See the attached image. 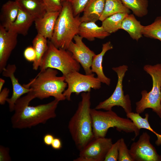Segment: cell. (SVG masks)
I'll list each match as a JSON object with an SVG mask.
<instances>
[{
    "instance_id": "obj_28",
    "label": "cell",
    "mask_w": 161,
    "mask_h": 161,
    "mask_svg": "<svg viewBox=\"0 0 161 161\" xmlns=\"http://www.w3.org/2000/svg\"><path fill=\"white\" fill-rule=\"evenodd\" d=\"M126 116L127 118L131 120L139 129H145L153 133L156 136L158 134L151 127L148 121L149 116L148 113H146L145 114L144 118L137 112H131L126 114Z\"/></svg>"
},
{
    "instance_id": "obj_35",
    "label": "cell",
    "mask_w": 161,
    "mask_h": 161,
    "mask_svg": "<svg viewBox=\"0 0 161 161\" xmlns=\"http://www.w3.org/2000/svg\"><path fill=\"white\" fill-rule=\"evenodd\" d=\"M10 90L7 88H4L0 92V104L4 105L9 95Z\"/></svg>"
},
{
    "instance_id": "obj_17",
    "label": "cell",
    "mask_w": 161,
    "mask_h": 161,
    "mask_svg": "<svg viewBox=\"0 0 161 161\" xmlns=\"http://www.w3.org/2000/svg\"><path fill=\"white\" fill-rule=\"evenodd\" d=\"M78 34L90 41L94 40L95 38L103 39L110 35L102 26L99 27L93 22H81Z\"/></svg>"
},
{
    "instance_id": "obj_26",
    "label": "cell",
    "mask_w": 161,
    "mask_h": 161,
    "mask_svg": "<svg viewBox=\"0 0 161 161\" xmlns=\"http://www.w3.org/2000/svg\"><path fill=\"white\" fill-rule=\"evenodd\" d=\"M124 4L138 17L146 16L148 12V0H121Z\"/></svg>"
},
{
    "instance_id": "obj_32",
    "label": "cell",
    "mask_w": 161,
    "mask_h": 161,
    "mask_svg": "<svg viewBox=\"0 0 161 161\" xmlns=\"http://www.w3.org/2000/svg\"><path fill=\"white\" fill-rule=\"evenodd\" d=\"M89 0H69L74 15H79L82 12L85 7Z\"/></svg>"
},
{
    "instance_id": "obj_14",
    "label": "cell",
    "mask_w": 161,
    "mask_h": 161,
    "mask_svg": "<svg viewBox=\"0 0 161 161\" xmlns=\"http://www.w3.org/2000/svg\"><path fill=\"white\" fill-rule=\"evenodd\" d=\"M16 69V67L15 64H8L2 72L3 76L10 78L12 84V96L11 98H8L6 100L11 112L14 111L16 101L22 95L27 94L31 90V89L26 87L24 85H22L19 83L18 79L14 75Z\"/></svg>"
},
{
    "instance_id": "obj_13",
    "label": "cell",
    "mask_w": 161,
    "mask_h": 161,
    "mask_svg": "<svg viewBox=\"0 0 161 161\" xmlns=\"http://www.w3.org/2000/svg\"><path fill=\"white\" fill-rule=\"evenodd\" d=\"M18 34L0 25V73L6 68L12 52L17 43Z\"/></svg>"
},
{
    "instance_id": "obj_27",
    "label": "cell",
    "mask_w": 161,
    "mask_h": 161,
    "mask_svg": "<svg viewBox=\"0 0 161 161\" xmlns=\"http://www.w3.org/2000/svg\"><path fill=\"white\" fill-rule=\"evenodd\" d=\"M143 34L147 37L157 39L161 42V16L157 17L151 24L144 26Z\"/></svg>"
},
{
    "instance_id": "obj_2",
    "label": "cell",
    "mask_w": 161,
    "mask_h": 161,
    "mask_svg": "<svg viewBox=\"0 0 161 161\" xmlns=\"http://www.w3.org/2000/svg\"><path fill=\"white\" fill-rule=\"evenodd\" d=\"M81 95V100L68 125L72 138L79 151L94 138L90 112V92H82Z\"/></svg>"
},
{
    "instance_id": "obj_15",
    "label": "cell",
    "mask_w": 161,
    "mask_h": 161,
    "mask_svg": "<svg viewBox=\"0 0 161 161\" xmlns=\"http://www.w3.org/2000/svg\"><path fill=\"white\" fill-rule=\"evenodd\" d=\"M60 12H47L43 17L36 19L34 22L38 33L50 40Z\"/></svg>"
},
{
    "instance_id": "obj_3",
    "label": "cell",
    "mask_w": 161,
    "mask_h": 161,
    "mask_svg": "<svg viewBox=\"0 0 161 161\" xmlns=\"http://www.w3.org/2000/svg\"><path fill=\"white\" fill-rule=\"evenodd\" d=\"M56 69L48 68L40 71L37 75L25 85L31 89L34 98L41 100L50 96L59 101L66 98L63 93L67 86L64 76H58Z\"/></svg>"
},
{
    "instance_id": "obj_19",
    "label": "cell",
    "mask_w": 161,
    "mask_h": 161,
    "mask_svg": "<svg viewBox=\"0 0 161 161\" xmlns=\"http://www.w3.org/2000/svg\"><path fill=\"white\" fill-rule=\"evenodd\" d=\"M105 0H89L80 17L81 22H93L99 20L103 12Z\"/></svg>"
},
{
    "instance_id": "obj_33",
    "label": "cell",
    "mask_w": 161,
    "mask_h": 161,
    "mask_svg": "<svg viewBox=\"0 0 161 161\" xmlns=\"http://www.w3.org/2000/svg\"><path fill=\"white\" fill-rule=\"evenodd\" d=\"M25 58L28 61L33 62L36 58L35 51L32 46L27 47L24 52Z\"/></svg>"
},
{
    "instance_id": "obj_10",
    "label": "cell",
    "mask_w": 161,
    "mask_h": 161,
    "mask_svg": "<svg viewBox=\"0 0 161 161\" xmlns=\"http://www.w3.org/2000/svg\"><path fill=\"white\" fill-rule=\"evenodd\" d=\"M112 144L111 138H94L80 151L78 157L73 161H104Z\"/></svg>"
},
{
    "instance_id": "obj_6",
    "label": "cell",
    "mask_w": 161,
    "mask_h": 161,
    "mask_svg": "<svg viewBox=\"0 0 161 161\" xmlns=\"http://www.w3.org/2000/svg\"><path fill=\"white\" fill-rule=\"evenodd\" d=\"M143 69L151 78L152 87L148 92L146 90L141 92L142 97L135 103V111L140 114L150 108L161 118V63L146 65Z\"/></svg>"
},
{
    "instance_id": "obj_37",
    "label": "cell",
    "mask_w": 161,
    "mask_h": 161,
    "mask_svg": "<svg viewBox=\"0 0 161 161\" xmlns=\"http://www.w3.org/2000/svg\"><path fill=\"white\" fill-rule=\"evenodd\" d=\"M51 146L55 150H59L62 147V143L60 139L55 138L52 142Z\"/></svg>"
},
{
    "instance_id": "obj_5",
    "label": "cell",
    "mask_w": 161,
    "mask_h": 161,
    "mask_svg": "<svg viewBox=\"0 0 161 161\" xmlns=\"http://www.w3.org/2000/svg\"><path fill=\"white\" fill-rule=\"evenodd\" d=\"M90 112L95 138L105 137L110 128H115L120 132H134L135 136L132 139L133 141L139 134L140 130L131 120L118 116L112 110L103 111L91 108Z\"/></svg>"
},
{
    "instance_id": "obj_40",
    "label": "cell",
    "mask_w": 161,
    "mask_h": 161,
    "mask_svg": "<svg viewBox=\"0 0 161 161\" xmlns=\"http://www.w3.org/2000/svg\"><path fill=\"white\" fill-rule=\"evenodd\" d=\"M69 0H61V2L62 3L66 1H68Z\"/></svg>"
},
{
    "instance_id": "obj_9",
    "label": "cell",
    "mask_w": 161,
    "mask_h": 161,
    "mask_svg": "<svg viewBox=\"0 0 161 161\" xmlns=\"http://www.w3.org/2000/svg\"><path fill=\"white\" fill-rule=\"evenodd\" d=\"M65 77V81L67 83V88L63 94L66 99L70 100L72 93L78 95L81 93L90 92L91 89L96 90L101 86V82L97 77L92 73L83 75L79 72H72Z\"/></svg>"
},
{
    "instance_id": "obj_25",
    "label": "cell",
    "mask_w": 161,
    "mask_h": 161,
    "mask_svg": "<svg viewBox=\"0 0 161 161\" xmlns=\"http://www.w3.org/2000/svg\"><path fill=\"white\" fill-rule=\"evenodd\" d=\"M128 14L124 13H119L107 18L103 21L101 26L104 30L110 34L115 32L121 29L122 21Z\"/></svg>"
},
{
    "instance_id": "obj_7",
    "label": "cell",
    "mask_w": 161,
    "mask_h": 161,
    "mask_svg": "<svg viewBox=\"0 0 161 161\" xmlns=\"http://www.w3.org/2000/svg\"><path fill=\"white\" fill-rule=\"evenodd\" d=\"M80 67V64L73 58L71 52L67 49L57 48L50 41L39 68L40 71L48 68L57 69L65 76L72 72H79Z\"/></svg>"
},
{
    "instance_id": "obj_20",
    "label": "cell",
    "mask_w": 161,
    "mask_h": 161,
    "mask_svg": "<svg viewBox=\"0 0 161 161\" xmlns=\"http://www.w3.org/2000/svg\"><path fill=\"white\" fill-rule=\"evenodd\" d=\"M20 7L15 0H9L4 4L1 9L0 25L6 30L16 19Z\"/></svg>"
},
{
    "instance_id": "obj_21",
    "label": "cell",
    "mask_w": 161,
    "mask_h": 161,
    "mask_svg": "<svg viewBox=\"0 0 161 161\" xmlns=\"http://www.w3.org/2000/svg\"><path fill=\"white\" fill-rule=\"evenodd\" d=\"M144 27L134 15L129 14L123 19L121 29L128 32L133 39L138 41L142 37Z\"/></svg>"
},
{
    "instance_id": "obj_38",
    "label": "cell",
    "mask_w": 161,
    "mask_h": 161,
    "mask_svg": "<svg viewBox=\"0 0 161 161\" xmlns=\"http://www.w3.org/2000/svg\"><path fill=\"white\" fill-rule=\"evenodd\" d=\"M156 136L157 139L155 142V143L157 146H160L161 145V134H159Z\"/></svg>"
},
{
    "instance_id": "obj_29",
    "label": "cell",
    "mask_w": 161,
    "mask_h": 161,
    "mask_svg": "<svg viewBox=\"0 0 161 161\" xmlns=\"http://www.w3.org/2000/svg\"><path fill=\"white\" fill-rule=\"evenodd\" d=\"M119 148L118 161H133L130 154L129 149L128 148L124 139H120Z\"/></svg>"
},
{
    "instance_id": "obj_12",
    "label": "cell",
    "mask_w": 161,
    "mask_h": 161,
    "mask_svg": "<svg viewBox=\"0 0 161 161\" xmlns=\"http://www.w3.org/2000/svg\"><path fill=\"white\" fill-rule=\"evenodd\" d=\"M83 38L78 34L75 35L69 44L67 50L72 54L73 58L83 68L85 74H91L93 73L91 66L95 53L88 47L83 41Z\"/></svg>"
},
{
    "instance_id": "obj_36",
    "label": "cell",
    "mask_w": 161,
    "mask_h": 161,
    "mask_svg": "<svg viewBox=\"0 0 161 161\" xmlns=\"http://www.w3.org/2000/svg\"><path fill=\"white\" fill-rule=\"evenodd\" d=\"M54 138V136L52 134L49 133L47 134L43 137V142L47 146L51 145Z\"/></svg>"
},
{
    "instance_id": "obj_8",
    "label": "cell",
    "mask_w": 161,
    "mask_h": 161,
    "mask_svg": "<svg viewBox=\"0 0 161 161\" xmlns=\"http://www.w3.org/2000/svg\"><path fill=\"white\" fill-rule=\"evenodd\" d=\"M117 76V81L115 89L112 95L108 98L100 102L95 109H103L106 111L112 110L114 106H120L124 109L126 114L132 112L131 102L128 95H124L123 90V81L128 66L123 65L112 68Z\"/></svg>"
},
{
    "instance_id": "obj_18",
    "label": "cell",
    "mask_w": 161,
    "mask_h": 161,
    "mask_svg": "<svg viewBox=\"0 0 161 161\" xmlns=\"http://www.w3.org/2000/svg\"><path fill=\"white\" fill-rule=\"evenodd\" d=\"M113 48L110 41L102 45L101 52L94 56L91 66V70L92 73H95L97 77L101 83H105L108 86L110 84L111 79L105 75L103 70L102 63L103 56L106 52Z\"/></svg>"
},
{
    "instance_id": "obj_4",
    "label": "cell",
    "mask_w": 161,
    "mask_h": 161,
    "mask_svg": "<svg viewBox=\"0 0 161 161\" xmlns=\"http://www.w3.org/2000/svg\"><path fill=\"white\" fill-rule=\"evenodd\" d=\"M50 41L58 48L67 49L74 36L78 34L81 23L79 15L75 16L69 1L62 3Z\"/></svg>"
},
{
    "instance_id": "obj_24",
    "label": "cell",
    "mask_w": 161,
    "mask_h": 161,
    "mask_svg": "<svg viewBox=\"0 0 161 161\" xmlns=\"http://www.w3.org/2000/svg\"><path fill=\"white\" fill-rule=\"evenodd\" d=\"M130 13V10L121 0H105L104 10L99 20L102 21L109 16L117 13L129 14Z\"/></svg>"
},
{
    "instance_id": "obj_23",
    "label": "cell",
    "mask_w": 161,
    "mask_h": 161,
    "mask_svg": "<svg viewBox=\"0 0 161 161\" xmlns=\"http://www.w3.org/2000/svg\"><path fill=\"white\" fill-rule=\"evenodd\" d=\"M32 44L36 55L32 68L36 70L39 68L42 58L48 49V43L47 38L38 33L32 40Z\"/></svg>"
},
{
    "instance_id": "obj_11",
    "label": "cell",
    "mask_w": 161,
    "mask_h": 161,
    "mask_svg": "<svg viewBox=\"0 0 161 161\" xmlns=\"http://www.w3.org/2000/svg\"><path fill=\"white\" fill-rule=\"evenodd\" d=\"M150 136L143 132L138 140L131 145L129 151L133 161H161L159 154L150 142Z\"/></svg>"
},
{
    "instance_id": "obj_31",
    "label": "cell",
    "mask_w": 161,
    "mask_h": 161,
    "mask_svg": "<svg viewBox=\"0 0 161 161\" xmlns=\"http://www.w3.org/2000/svg\"><path fill=\"white\" fill-rule=\"evenodd\" d=\"M47 12L61 11L62 4L61 0H42Z\"/></svg>"
},
{
    "instance_id": "obj_22",
    "label": "cell",
    "mask_w": 161,
    "mask_h": 161,
    "mask_svg": "<svg viewBox=\"0 0 161 161\" xmlns=\"http://www.w3.org/2000/svg\"><path fill=\"white\" fill-rule=\"evenodd\" d=\"M20 7L35 17V19L43 17L47 12L42 0H15Z\"/></svg>"
},
{
    "instance_id": "obj_1",
    "label": "cell",
    "mask_w": 161,
    "mask_h": 161,
    "mask_svg": "<svg viewBox=\"0 0 161 161\" xmlns=\"http://www.w3.org/2000/svg\"><path fill=\"white\" fill-rule=\"evenodd\" d=\"M34 97L30 92L16 102L14 113L11 118L14 129L31 128L39 124H45L47 120L56 117V109L59 102L55 99L46 104L35 106L29 105Z\"/></svg>"
},
{
    "instance_id": "obj_34",
    "label": "cell",
    "mask_w": 161,
    "mask_h": 161,
    "mask_svg": "<svg viewBox=\"0 0 161 161\" xmlns=\"http://www.w3.org/2000/svg\"><path fill=\"white\" fill-rule=\"evenodd\" d=\"M9 150L8 148L2 145L0 146V161H9L11 160V157L9 154Z\"/></svg>"
},
{
    "instance_id": "obj_39",
    "label": "cell",
    "mask_w": 161,
    "mask_h": 161,
    "mask_svg": "<svg viewBox=\"0 0 161 161\" xmlns=\"http://www.w3.org/2000/svg\"><path fill=\"white\" fill-rule=\"evenodd\" d=\"M5 80L1 78H0V92L2 90V87L5 83Z\"/></svg>"
},
{
    "instance_id": "obj_30",
    "label": "cell",
    "mask_w": 161,
    "mask_h": 161,
    "mask_svg": "<svg viewBox=\"0 0 161 161\" xmlns=\"http://www.w3.org/2000/svg\"><path fill=\"white\" fill-rule=\"evenodd\" d=\"M120 139L112 144L108 151L104 161H117L118 160L119 148Z\"/></svg>"
},
{
    "instance_id": "obj_16",
    "label": "cell",
    "mask_w": 161,
    "mask_h": 161,
    "mask_svg": "<svg viewBox=\"0 0 161 161\" xmlns=\"http://www.w3.org/2000/svg\"><path fill=\"white\" fill-rule=\"evenodd\" d=\"M35 19V17L20 7L16 19L7 30L25 36L27 34L30 28Z\"/></svg>"
}]
</instances>
